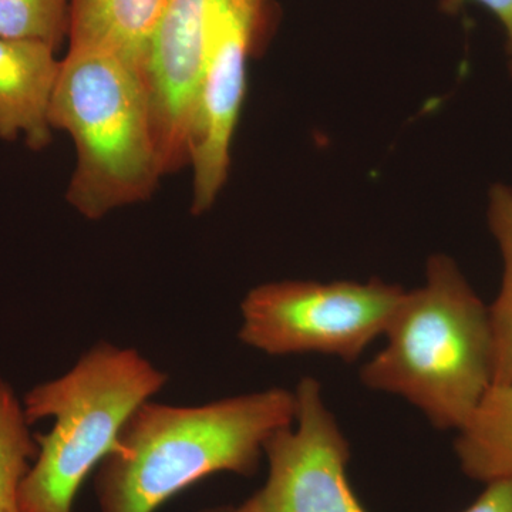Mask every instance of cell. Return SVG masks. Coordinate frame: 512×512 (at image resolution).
<instances>
[{"label": "cell", "instance_id": "cell-5", "mask_svg": "<svg viewBox=\"0 0 512 512\" xmlns=\"http://www.w3.org/2000/svg\"><path fill=\"white\" fill-rule=\"evenodd\" d=\"M406 291L369 282L281 281L241 302L238 338L269 356L325 355L355 362L389 328Z\"/></svg>", "mask_w": 512, "mask_h": 512}, {"label": "cell", "instance_id": "cell-6", "mask_svg": "<svg viewBox=\"0 0 512 512\" xmlns=\"http://www.w3.org/2000/svg\"><path fill=\"white\" fill-rule=\"evenodd\" d=\"M264 10L265 0H208L204 64L188 140L194 215L210 210L227 181L248 57Z\"/></svg>", "mask_w": 512, "mask_h": 512}, {"label": "cell", "instance_id": "cell-7", "mask_svg": "<svg viewBox=\"0 0 512 512\" xmlns=\"http://www.w3.org/2000/svg\"><path fill=\"white\" fill-rule=\"evenodd\" d=\"M295 419L266 441L265 484L237 512H367L350 487L349 441L326 406L322 386L305 376L293 390Z\"/></svg>", "mask_w": 512, "mask_h": 512}, {"label": "cell", "instance_id": "cell-4", "mask_svg": "<svg viewBox=\"0 0 512 512\" xmlns=\"http://www.w3.org/2000/svg\"><path fill=\"white\" fill-rule=\"evenodd\" d=\"M167 373L137 349L97 342L72 369L23 397L30 426L52 419L36 433L39 451L20 488L23 512H73L86 478L119 444L124 424L164 389Z\"/></svg>", "mask_w": 512, "mask_h": 512}, {"label": "cell", "instance_id": "cell-11", "mask_svg": "<svg viewBox=\"0 0 512 512\" xmlns=\"http://www.w3.org/2000/svg\"><path fill=\"white\" fill-rule=\"evenodd\" d=\"M456 454L471 480L512 476V383L493 384L466 426L457 431Z\"/></svg>", "mask_w": 512, "mask_h": 512}, {"label": "cell", "instance_id": "cell-3", "mask_svg": "<svg viewBox=\"0 0 512 512\" xmlns=\"http://www.w3.org/2000/svg\"><path fill=\"white\" fill-rule=\"evenodd\" d=\"M50 124L72 137L76 167L66 197L87 220L146 201L164 175L143 74L109 52L69 47Z\"/></svg>", "mask_w": 512, "mask_h": 512}, {"label": "cell", "instance_id": "cell-8", "mask_svg": "<svg viewBox=\"0 0 512 512\" xmlns=\"http://www.w3.org/2000/svg\"><path fill=\"white\" fill-rule=\"evenodd\" d=\"M208 0H167L143 77L150 96L163 174L188 164V140L205 50Z\"/></svg>", "mask_w": 512, "mask_h": 512}, {"label": "cell", "instance_id": "cell-13", "mask_svg": "<svg viewBox=\"0 0 512 512\" xmlns=\"http://www.w3.org/2000/svg\"><path fill=\"white\" fill-rule=\"evenodd\" d=\"M37 451L22 400L0 377V512H23L20 488Z\"/></svg>", "mask_w": 512, "mask_h": 512}, {"label": "cell", "instance_id": "cell-1", "mask_svg": "<svg viewBox=\"0 0 512 512\" xmlns=\"http://www.w3.org/2000/svg\"><path fill=\"white\" fill-rule=\"evenodd\" d=\"M293 390L271 387L201 406L147 400L124 424L116 450L96 468L100 512H156L218 473L252 477L266 441L295 419Z\"/></svg>", "mask_w": 512, "mask_h": 512}, {"label": "cell", "instance_id": "cell-12", "mask_svg": "<svg viewBox=\"0 0 512 512\" xmlns=\"http://www.w3.org/2000/svg\"><path fill=\"white\" fill-rule=\"evenodd\" d=\"M488 225L503 258L500 292L490 313L493 384L512 383V188L495 184L488 195Z\"/></svg>", "mask_w": 512, "mask_h": 512}, {"label": "cell", "instance_id": "cell-14", "mask_svg": "<svg viewBox=\"0 0 512 512\" xmlns=\"http://www.w3.org/2000/svg\"><path fill=\"white\" fill-rule=\"evenodd\" d=\"M70 0H0V37L57 49L69 33Z\"/></svg>", "mask_w": 512, "mask_h": 512}, {"label": "cell", "instance_id": "cell-15", "mask_svg": "<svg viewBox=\"0 0 512 512\" xmlns=\"http://www.w3.org/2000/svg\"><path fill=\"white\" fill-rule=\"evenodd\" d=\"M485 484L483 493L461 512H512V476L494 478Z\"/></svg>", "mask_w": 512, "mask_h": 512}, {"label": "cell", "instance_id": "cell-9", "mask_svg": "<svg viewBox=\"0 0 512 512\" xmlns=\"http://www.w3.org/2000/svg\"><path fill=\"white\" fill-rule=\"evenodd\" d=\"M55 52L46 43L0 37V140L23 137L32 150L49 146L60 69Z\"/></svg>", "mask_w": 512, "mask_h": 512}, {"label": "cell", "instance_id": "cell-16", "mask_svg": "<svg viewBox=\"0 0 512 512\" xmlns=\"http://www.w3.org/2000/svg\"><path fill=\"white\" fill-rule=\"evenodd\" d=\"M476 3L487 9L503 26L507 35L508 50H512V0H441V9L447 13L460 12L464 6Z\"/></svg>", "mask_w": 512, "mask_h": 512}, {"label": "cell", "instance_id": "cell-10", "mask_svg": "<svg viewBox=\"0 0 512 512\" xmlns=\"http://www.w3.org/2000/svg\"><path fill=\"white\" fill-rule=\"evenodd\" d=\"M167 0H70L69 47H90L140 70Z\"/></svg>", "mask_w": 512, "mask_h": 512}, {"label": "cell", "instance_id": "cell-2", "mask_svg": "<svg viewBox=\"0 0 512 512\" xmlns=\"http://www.w3.org/2000/svg\"><path fill=\"white\" fill-rule=\"evenodd\" d=\"M386 345L360 369L367 389L402 397L439 430L460 431L493 386L490 313L453 259L434 255L407 292Z\"/></svg>", "mask_w": 512, "mask_h": 512}, {"label": "cell", "instance_id": "cell-17", "mask_svg": "<svg viewBox=\"0 0 512 512\" xmlns=\"http://www.w3.org/2000/svg\"><path fill=\"white\" fill-rule=\"evenodd\" d=\"M200 512H237V510H235V507L221 505V507L207 508V510H202Z\"/></svg>", "mask_w": 512, "mask_h": 512}, {"label": "cell", "instance_id": "cell-18", "mask_svg": "<svg viewBox=\"0 0 512 512\" xmlns=\"http://www.w3.org/2000/svg\"><path fill=\"white\" fill-rule=\"evenodd\" d=\"M510 53H511V57H512V50H511V52H510ZM511 69H512V62H511Z\"/></svg>", "mask_w": 512, "mask_h": 512}]
</instances>
